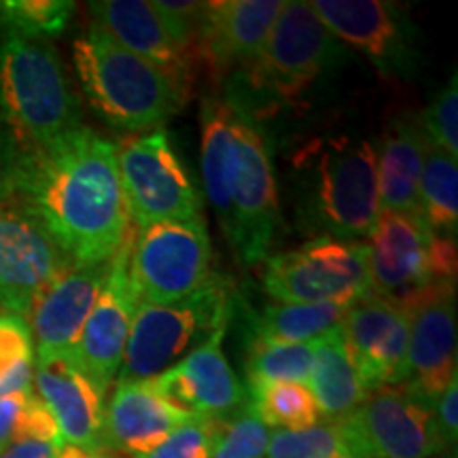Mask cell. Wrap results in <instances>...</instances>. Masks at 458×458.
<instances>
[{"mask_svg":"<svg viewBox=\"0 0 458 458\" xmlns=\"http://www.w3.org/2000/svg\"><path fill=\"white\" fill-rule=\"evenodd\" d=\"M233 286L213 274L202 289L185 300L151 306L140 303L125 344L117 385L153 380L198 351L233 314Z\"/></svg>","mask_w":458,"mask_h":458,"instance_id":"obj_7","label":"cell"},{"mask_svg":"<svg viewBox=\"0 0 458 458\" xmlns=\"http://www.w3.org/2000/svg\"><path fill=\"white\" fill-rule=\"evenodd\" d=\"M346 60V45L325 28L310 3L284 0L259 55L238 77L257 102L297 105L301 96Z\"/></svg>","mask_w":458,"mask_h":458,"instance_id":"obj_6","label":"cell"},{"mask_svg":"<svg viewBox=\"0 0 458 458\" xmlns=\"http://www.w3.org/2000/svg\"><path fill=\"white\" fill-rule=\"evenodd\" d=\"M267 442H270V431L246 403V408L238 411L233 420H227L225 431L210 458H263Z\"/></svg>","mask_w":458,"mask_h":458,"instance_id":"obj_36","label":"cell"},{"mask_svg":"<svg viewBox=\"0 0 458 458\" xmlns=\"http://www.w3.org/2000/svg\"><path fill=\"white\" fill-rule=\"evenodd\" d=\"M55 458H108V456L98 454V452H89V450L77 448V445L64 444L60 448V452H57Z\"/></svg>","mask_w":458,"mask_h":458,"instance_id":"obj_41","label":"cell"},{"mask_svg":"<svg viewBox=\"0 0 458 458\" xmlns=\"http://www.w3.org/2000/svg\"><path fill=\"white\" fill-rule=\"evenodd\" d=\"M351 303H272L253 318L250 335L278 344H308L340 327Z\"/></svg>","mask_w":458,"mask_h":458,"instance_id":"obj_26","label":"cell"},{"mask_svg":"<svg viewBox=\"0 0 458 458\" xmlns=\"http://www.w3.org/2000/svg\"><path fill=\"white\" fill-rule=\"evenodd\" d=\"M13 196L72 263L113 259L131 229L117 145L83 125L21 151Z\"/></svg>","mask_w":458,"mask_h":458,"instance_id":"obj_1","label":"cell"},{"mask_svg":"<svg viewBox=\"0 0 458 458\" xmlns=\"http://www.w3.org/2000/svg\"><path fill=\"white\" fill-rule=\"evenodd\" d=\"M263 289L278 303H354L371 293L368 242L320 236L267 257Z\"/></svg>","mask_w":458,"mask_h":458,"instance_id":"obj_10","label":"cell"},{"mask_svg":"<svg viewBox=\"0 0 458 458\" xmlns=\"http://www.w3.org/2000/svg\"><path fill=\"white\" fill-rule=\"evenodd\" d=\"M418 216L433 233L456 238L458 229V164L428 142L418 187Z\"/></svg>","mask_w":458,"mask_h":458,"instance_id":"obj_27","label":"cell"},{"mask_svg":"<svg viewBox=\"0 0 458 458\" xmlns=\"http://www.w3.org/2000/svg\"><path fill=\"white\" fill-rule=\"evenodd\" d=\"M401 303L410 314L405 385L435 403L458 376L456 283H435Z\"/></svg>","mask_w":458,"mask_h":458,"instance_id":"obj_17","label":"cell"},{"mask_svg":"<svg viewBox=\"0 0 458 458\" xmlns=\"http://www.w3.org/2000/svg\"><path fill=\"white\" fill-rule=\"evenodd\" d=\"M284 0H213L204 3L196 47V71L227 77L244 71L270 34Z\"/></svg>","mask_w":458,"mask_h":458,"instance_id":"obj_18","label":"cell"},{"mask_svg":"<svg viewBox=\"0 0 458 458\" xmlns=\"http://www.w3.org/2000/svg\"><path fill=\"white\" fill-rule=\"evenodd\" d=\"M227 327L210 335L198 351L153 377L159 391L196 416L227 420L246 408V391L223 352Z\"/></svg>","mask_w":458,"mask_h":458,"instance_id":"obj_19","label":"cell"},{"mask_svg":"<svg viewBox=\"0 0 458 458\" xmlns=\"http://www.w3.org/2000/svg\"><path fill=\"white\" fill-rule=\"evenodd\" d=\"M34 385L54 416L64 444L102 454L105 394L74 365L68 354L37 357Z\"/></svg>","mask_w":458,"mask_h":458,"instance_id":"obj_20","label":"cell"},{"mask_svg":"<svg viewBox=\"0 0 458 458\" xmlns=\"http://www.w3.org/2000/svg\"><path fill=\"white\" fill-rule=\"evenodd\" d=\"M20 156L21 148L15 145L9 131H0V204L13 198Z\"/></svg>","mask_w":458,"mask_h":458,"instance_id":"obj_39","label":"cell"},{"mask_svg":"<svg viewBox=\"0 0 458 458\" xmlns=\"http://www.w3.org/2000/svg\"><path fill=\"white\" fill-rule=\"evenodd\" d=\"M0 113L21 151L81 128V105L49 41L0 37Z\"/></svg>","mask_w":458,"mask_h":458,"instance_id":"obj_4","label":"cell"},{"mask_svg":"<svg viewBox=\"0 0 458 458\" xmlns=\"http://www.w3.org/2000/svg\"><path fill=\"white\" fill-rule=\"evenodd\" d=\"M72 13L71 0H0V32L49 41L66 30Z\"/></svg>","mask_w":458,"mask_h":458,"instance_id":"obj_31","label":"cell"},{"mask_svg":"<svg viewBox=\"0 0 458 458\" xmlns=\"http://www.w3.org/2000/svg\"><path fill=\"white\" fill-rule=\"evenodd\" d=\"M308 388L317 401L320 416L327 418L329 422L346 418L368 397V391L348 352L342 327H335L314 340Z\"/></svg>","mask_w":458,"mask_h":458,"instance_id":"obj_25","label":"cell"},{"mask_svg":"<svg viewBox=\"0 0 458 458\" xmlns=\"http://www.w3.org/2000/svg\"><path fill=\"white\" fill-rule=\"evenodd\" d=\"M420 125L427 139L435 147L442 148L448 156H458V89L456 74H452L450 83L439 91L427 106L420 117Z\"/></svg>","mask_w":458,"mask_h":458,"instance_id":"obj_37","label":"cell"},{"mask_svg":"<svg viewBox=\"0 0 458 458\" xmlns=\"http://www.w3.org/2000/svg\"><path fill=\"white\" fill-rule=\"evenodd\" d=\"M227 420L208 416H193L176 428L156 450L134 458H210L219 444Z\"/></svg>","mask_w":458,"mask_h":458,"instance_id":"obj_35","label":"cell"},{"mask_svg":"<svg viewBox=\"0 0 458 458\" xmlns=\"http://www.w3.org/2000/svg\"><path fill=\"white\" fill-rule=\"evenodd\" d=\"M117 162L128 215L139 227L199 215L202 199L164 128L125 139Z\"/></svg>","mask_w":458,"mask_h":458,"instance_id":"obj_12","label":"cell"},{"mask_svg":"<svg viewBox=\"0 0 458 458\" xmlns=\"http://www.w3.org/2000/svg\"><path fill=\"white\" fill-rule=\"evenodd\" d=\"M151 7L162 21L165 34L179 51L189 71L196 74V47L204 3L196 0H151Z\"/></svg>","mask_w":458,"mask_h":458,"instance_id":"obj_34","label":"cell"},{"mask_svg":"<svg viewBox=\"0 0 458 458\" xmlns=\"http://www.w3.org/2000/svg\"><path fill=\"white\" fill-rule=\"evenodd\" d=\"M32 360L34 342L26 320L0 314V397L30 388Z\"/></svg>","mask_w":458,"mask_h":458,"instance_id":"obj_32","label":"cell"},{"mask_svg":"<svg viewBox=\"0 0 458 458\" xmlns=\"http://www.w3.org/2000/svg\"><path fill=\"white\" fill-rule=\"evenodd\" d=\"M291 198L306 232L363 240L380 216L376 148L352 136H318L291 157Z\"/></svg>","mask_w":458,"mask_h":458,"instance_id":"obj_3","label":"cell"},{"mask_svg":"<svg viewBox=\"0 0 458 458\" xmlns=\"http://www.w3.org/2000/svg\"><path fill=\"white\" fill-rule=\"evenodd\" d=\"M72 266L20 199L0 204V312L28 320L38 297Z\"/></svg>","mask_w":458,"mask_h":458,"instance_id":"obj_13","label":"cell"},{"mask_svg":"<svg viewBox=\"0 0 458 458\" xmlns=\"http://www.w3.org/2000/svg\"><path fill=\"white\" fill-rule=\"evenodd\" d=\"M420 119L399 117L382 134L376 148L380 210L418 215V187L428 147Z\"/></svg>","mask_w":458,"mask_h":458,"instance_id":"obj_24","label":"cell"},{"mask_svg":"<svg viewBox=\"0 0 458 458\" xmlns=\"http://www.w3.org/2000/svg\"><path fill=\"white\" fill-rule=\"evenodd\" d=\"M314 357V342L278 344L250 335L246 344L244 374L249 388L293 382L306 385Z\"/></svg>","mask_w":458,"mask_h":458,"instance_id":"obj_28","label":"cell"},{"mask_svg":"<svg viewBox=\"0 0 458 458\" xmlns=\"http://www.w3.org/2000/svg\"><path fill=\"white\" fill-rule=\"evenodd\" d=\"M72 60L91 108L117 130H159L185 105L156 66L113 41L96 24L72 43Z\"/></svg>","mask_w":458,"mask_h":458,"instance_id":"obj_5","label":"cell"},{"mask_svg":"<svg viewBox=\"0 0 458 458\" xmlns=\"http://www.w3.org/2000/svg\"><path fill=\"white\" fill-rule=\"evenodd\" d=\"M0 314H3V312H0Z\"/></svg>","mask_w":458,"mask_h":458,"instance_id":"obj_44","label":"cell"},{"mask_svg":"<svg viewBox=\"0 0 458 458\" xmlns=\"http://www.w3.org/2000/svg\"><path fill=\"white\" fill-rule=\"evenodd\" d=\"M130 274L140 303L165 306L196 293L213 278V244L202 215L139 227Z\"/></svg>","mask_w":458,"mask_h":458,"instance_id":"obj_11","label":"cell"},{"mask_svg":"<svg viewBox=\"0 0 458 458\" xmlns=\"http://www.w3.org/2000/svg\"><path fill=\"white\" fill-rule=\"evenodd\" d=\"M368 238L371 293L403 301L435 283H456V238L433 233L418 215L380 210Z\"/></svg>","mask_w":458,"mask_h":458,"instance_id":"obj_9","label":"cell"},{"mask_svg":"<svg viewBox=\"0 0 458 458\" xmlns=\"http://www.w3.org/2000/svg\"><path fill=\"white\" fill-rule=\"evenodd\" d=\"M335 425L354 458H428L450 448L435 403L408 385L376 388Z\"/></svg>","mask_w":458,"mask_h":458,"instance_id":"obj_8","label":"cell"},{"mask_svg":"<svg viewBox=\"0 0 458 458\" xmlns=\"http://www.w3.org/2000/svg\"><path fill=\"white\" fill-rule=\"evenodd\" d=\"M26 439L64 444L54 416L32 388L0 397V454Z\"/></svg>","mask_w":458,"mask_h":458,"instance_id":"obj_30","label":"cell"},{"mask_svg":"<svg viewBox=\"0 0 458 458\" xmlns=\"http://www.w3.org/2000/svg\"><path fill=\"white\" fill-rule=\"evenodd\" d=\"M64 444L37 442V439H26V442L13 444L0 454V458H55L57 452Z\"/></svg>","mask_w":458,"mask_h":458,"instance_id":"obj_40","label":"cell"},{"mask_svg":"<svg viewBox=\"0 0 458 458\" xmlns=\"http://www.w3.org/2000/svg\"><path fill=\"white\" fill-rule=\"evenodd\" d=\"M111 261L74 263L38 297L28 314V327L37 340V357L71 354L106 283Z\"/></svg>","mask_w":458,"mask_h":458,"instance_id":"obj_21","label":"cell"},{"mask_svg":"<svg viewBox=\"0 0 458 458\" xmlns=\"http://www.w3.org/2000/svg\"><path fill=\"white\" fill-rule=\"evenodd\" d=\"M340 327L365 391L408 382L410 314L405 303L368 293L351 303Z\"/></svg>","mask_w":458,"mask_h":458,"instance_id":"obj_16","label":"cell"},{"mask_svg":"<svg viewBox=\"0 0 458 458\" xmlns=\"http://www.w3.org/2000/svg\"><path fill=\"white\" fill-rule=\"evenodd\" d=\"M134 233V229H130L123 244L114 253L106 283L85 320L77 344L68 354L102 394H106L114 376L119 374L131 323L140 306L130 274Z\"/></svg>","mask_w":458,"mask_h":458,"instance_id":"obj_15","label":"cell"},{"mask_svg":"<svg viewBox=\"0 0 458 458\" xmlns=\"http://www.w3.org/2000/svg\"><path fill=\"white\" fill-rule=\"evenodd\" d=\"M458 376L445 386V391L439 394L435 401V418H437L439 431H442L445 444H456V431H458Z\"/></svg>","mask_w":458,"mask_h":458,"instance_id":"obj_38","label":"cell"},{"mask_svg":"<svg viewBox=\"0 0 458 458\" xmlns=\"http://www.w3.org/2000/svg\"><path fill=\"white\" fill-rule=\"evenodd\" d=\"M199 122L206 196L240 266H257L280 223L270 142L253 114L229 98H206Z\"/></svg>","mask_w":458,"mask_h":458,"instance_id":"obj_2","label":"cell"},{"mask_svg":"<svg viewBox=\"0 0 458 458\" xmlns=\"http://www.w3.org/2000/svg\"><path fill=\"white\" fill-rule=\"evenodd\" d=\"M314 13L337 41L363 51L385 77L411 79L420 64L410 11L391 0H314Z\"/></svg>","mask_w":458,"mask_h":458,"instance_id":"obj_14","label":"cell"},{"mask_svg":"<svg viewBox=\"0 0 458 458\" xmlns=\"http://www.w3.org/2000/svg\"><path fill=\"white\" fill-rule=\"evenodd\" d=\"M89 13L102 32L156 66L185 102L189 100L196 77L174 49L148 0H100L89 3Z\"/></svg>","mask_w":458,"mask_h":458,"instance_id":"obj_23","label":"cell"},{"mask_svg":"<svg viewBox=\"0 0 458 458\" xmlns=\"http://www.w3.org/2000/svg\"><path fill=\"white\" fill-rule=\"evenodd\" d=\"M452 458H456V454H452Z\"/></svg>","mask_w":458,"mask_h":458,"instance_id":"obj_43","label":"cell"},{"mask_svg":"<svg viewBox=\"0 0 458 458\" xmlns=\"http://www.w3.org/2000/svg\"><path fill=\"white\" fill-rule=\"evenodd\" d=\"M337 458H354V456H337Z\"/></svg>","mask_w":458,"mask_h":458,"instance_id":"obj_42","label":"cell"},{"mask_svg":"<svg viewBox=\"0 0 458 458\" xmlns=\"http://www.w3.org/2000/svg\"><path fill=\"white\" fill-rule=\"evenodd\" d=\"M267 458H337L348 456L346 444L335 422L314 425L301 431H276L270 435Z\"/></svg>","mask_w":458,"mask_h":458,"instance_id":"obj_33","label":"cell"},{"mask_svg":"<svg viewBox=\"0 0 458 458\" xmlns=\"http://www.w3.org/2000/svg\"><path fill=\"white\" fill-rule=\"evenodd\" d=\"M249 391V408L266 427H280V431H301L318 425V405L306 385L276 382Z\"/></svg>","mask_w":458,"mask_h":458,"instance_id":"obj_29","label":"cell"},{"mask_svg":"<svg viewBox=\"0 0 458 458\" xmlns=\"http://www.w3.org/2000/svg\"><path fill=\"white\" fill-rule=\"evenodd\" d=\"M196 414L182 410L153 380L117 385L105 410V448L142 456L156 450Z\"/></svg>","mask_w":458,"mask_h":458,"instance_id":"obj_22","label":"cell"}]
</instances>
